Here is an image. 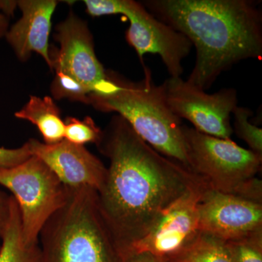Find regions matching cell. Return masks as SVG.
Returning <instances> with one entry per match:
<instances>
[{"mask_svg":"<svg viewBox=\"0 0 262 262\" xmlns=\"http://www.w3.org/2000/svg\"><path fill=\"white\" fill-rule=\"evenodd\" d=\"M234 123L232 129L239 139L247 143L250 149L262 156V130L253 125L249 118L253 112L249 108L236 106L233 113Z\"/></svg>","mask_w":262,"mask_h":262,"instance_id":"19","label":"cell"},{"mask_svg":"<svg viewBox=\"0 0 262 262\" xmlns=\"http://www.w3.org/2000/svg\"><path fill=\"white\" fill-rule=\"evenodd\" d=\"M200 231L223 241L262 230V203L205 188L198 203Z\"/></svg>","mask_w":262,"mask_h":262,"instance_id":"11","label":"cell"},{"mask_svg":"<svg viewBox=\"0 0 262 262\" xmlns=\"http://www.w3.org/2000/svg\"><path fill=\"white\" fill-rule=\"evenodd\" d=\"M1 239L0 262H40L39 244L28 246L24 242L20 209L13 195H10L9 217Z\"/></svg>","mask_w":262,"mask_h":262,"instance_id":"15","label":"cell"},{"mask_svg":"<svg viewBox=\"0 0 262 262\" xmlns=\"http://www.w3.org/2000/svg\"><path fill=\"white\" fill-rule=\"evenodd\" d=\"M191 171L218 192L262 203L261 180L256 175L262 156L230 139L203 134L183 125Z\"/></svg>","mask_w":262,"mask_h":262,"instance_id":"5","label":"cell"},{"mask_svg":"<svg viewBox=\"0 0 262 262\" xmlns=\"http://www.w3.org/2000/svg\"><path fill=\"white\" fill-rule=\"evenodd\" d=\"M15 116L37 127L45 144H54L64 139V121L61 110L50 96H31L28 102Z\"/></svg>","mask_w":262,"mask_h":262,"instance_id":"14","label":"cell"},{"mask_svg":"<svg viewBox=\"0 0 262 262\" xmlns=\"http://www.w3.org/2000/svg\"><path fill=\"white\" fill-rule=\"evenodd\" d=\"M64 126L65 140L76 145L84 146L86 144L97 145L102 136V130L89 116L84 117L83 120L67 117Z\"/></svg>","mask_w":262,"mask_h":262,"instance_id":"17","label":"cell"},{"mask_svg":"<svg viewBox=\"0 0 262 262\" xmlns=\"http://www.w3.org/2000/svg\"><path fill=\"white\" fill-rule=\"evenodd\" d=\"M151 14L196 48L189 83L206 91L239 61L262 57V13L251 0H147Z\"/></svg>","mask_w":262,"mask_h":262,"instance_id":"2","label":"cell"},{"mask_svg":"<svg viewBox=\"0 0 262 262\" xmlns=\"http://www.w3.org/2000/svg\"><path fill=\"white\" fill-rule=\"evenodd\" d=\"M167 262H232L225 242L202 233L185 250Z\"/></svg>","mask_w":262,"mask_h":262,"instance_id":"16","label":"cell"},{"mask_svg":"<svg viewBox=\"0 0 262 262\" xmlns=\"http://www.w3.org/2000/svg\"><path fill=\"white\" fill-rule=\"evenodd\" d=\"M28 142L16 149L0 147V168H8L23 163L32 157Z\"/></svg>","mask_w":262,"mask_h":262,"instance_id":"22","label":"cell"},{"mask_svg":"<svg viewBox=\"0 0 262 262\" xmlns=\"http://www.w3.org/2000/svg\"><path fill=\"white\" fill-rule=\"evenodd\" d=\"M122 15L130 22L125 33L127 42L141 62L146 53L158 54L170 77H181L184 72L183 60L192 48L188 38L151 14L139 2L125 0Z\"/></svg>","mask_w":262,"mask_h":262,"instance_id":"9","label":"cell"},{"mask_svg":"<svg viewBox=\"0 0 262 262\" xmlns=\"http://www.w3.org/2000/svg\"><path fill=\"white\" fill-rule=\"evenodd\" d=\"M55 39L59 49L50 51L52 70L68 76L90 94L104 82L106 71L98 59L88 24L74 13L58 24Z\"/></svg>","mask_w":262,"mask_h":262,"instance_id":"10","label":"cell"},{"mask_svg":"<svg viewBox=\"0 0 262 262\" xmlns=\"http://www.w3.org/2000/svg\"><path fill=\"white\" fill-rule=\"evenodd\" d=\"M51 91L57 99L67 98L72 101L89 103V93L75 80L60 72H56Z\"/></svg>","mask_w":262,"mask_h":262,"instance_id":"20","label":"cell"},{"mask_svg":"<svg viewBox=\"0 0 262 262\" xmlns=\"http://www.w3.org/2000/svg\"><path fill=\"white\" fill-rule=\"evenodd\" d=\"M10 213V196L0 191V239L4 233Z\"/></svg>","mask_w":262,"mask_h":262,"instance_id":"24","label":"cell"},{"mask_svg":"<svg viewBox=\"0 0 262 262\" xmlns=\"http://www.w3.org/2000/svg\"><path fill=\"white\" fill-rule=\"evenodd\" d=\"M31 153L51 169L65 187H89L99 192L104 184L107 168L84 146L76 145L63 139L46 144L29 139Z\"/></svg>","mask_w":262,"mask_h":262,"instance_id":"12","label":"cell"},{"mask_svg":"<svg viewBox=\"0 0 262 262\" xmlns=\"http://www.w3.org/2000/svg\"><path fill=\"white\" fill-rule=\"evenodd\" d=\"M86 11L91 16L122 14L125 0H85Z\"/></svg>","mask_w":262,"mask_h":262,"instance_id":"21","label":"cell"},{"mask_svg":"<svg viewBox=\"0 0 262 262\" xmlns=\"http://www.w3.org/2000/svg\"><path fill=\"white\" fill-rule=\"evenodd\" d=\"M96 146L110 160L98 205L122 256L174 202L203 182L151 147L120 115L112 117Z\"/></svg>","mask_w":262,"mask_h":262,"instance_id":"1","label":"cell"},{"mask_svg":"<svg viewBox=\"0 0 262 262\" xmlns=\"http://www.w3.org/2000/svg\"><path fill=\"white\" fill-rule=\"evenodd\" d=\"M67 189L64 204L39 234L40 262H122L100 210L98 192L84 187Z\"/></svg>","mask_w":262,"mask_h":262,"instance_id":"4","label":"cell"},{"mask_svg":"<svg viewBox=\"0 0 262 262\" xmlns=\"http://www.w3.org/2000/svg\"><path fill=\"white\" fill-rule=\"evenodd\" d=\"M0 185L10 191L18 203L24 242L39 244L45 224L67 201V187L33 155L15 166L0 168Z\"/></svg>","mask_w":262,"mask_h":262,"instance_id":"6","label":"cell"},{"mask_svg":"<svg viewBox=\"0 0 262 262\" xmlns=\"http://www.w3.org/2000/svg\"><path fill=\"white\" fill-rule=\"evenodd\" d=\"M163 84L167 103L176 116L187 120L203 134L230 139L233 134L231 115L237 106L235 89H222L208 94L181 77H170Z\"/></svg>","mask_w":262,"mask_h":262,"instance_id":"7","label":"cell"},{"mask_svg":"<svg viewBox=\"0 0 262 262\" xmlns=\"http://www.w3.org/2000/svg\"><path fill=\"white\" fill-rule=\"evenodd\" d=\"M122 262H167L147 252L128 253L122 256Z\"/></svg>","mask_w":262,"mask_h":262,"instance_id":"25","label":"cell"},{"mask_svg":"<svg viewBox=\"0 0 262 262\" xmlns=\"http://www.w3.org/2000/svg\"><path fill=\"white\" fill-rule=\"evenodd\" d=\"M17 1L0 0V38L4 37L9 29L10 17L14 14Z\"/></svg>","mask_w":262,"mask_h":262,"instance_id":"23","label":"cell"},{"mask_svg":"<svg viewBox=\"0 0 262 262\" xmlns=\"http://www.w3.org/2000/svg\"><path fill=\"white\" fill-rule=\"evenodd\" d=\"M224 242L232 262H262V230Z\"/></svg>","mask_w":262,"mask_h":262,"instance_id":"18","label":"cell"},{"mask_svg":"<svg viewBox=\"0 0 262 262\" xmlns=\"http://www.w3.org/2000/svg\"><path fill=\"white\" fill-rule=\"evenodd\" d=\"M57 5L54 0L17 1L21 18L8 29L5 37L20 61H27L32 53H37L52 70L49 37Z\"/></svg>","mask_w":262,"mask_h":262,"instance_id":"13","label":"cell"},{"mask_svg":"<svg viewBox=\"0 0 262 262\" xmlns=\"http://www.w3.org/2000/svg\"><path fill=\"white\" fill-rule=\"evenodd\" d=\"M206 187L202 182L174 202L148 233L123 256L128 253L147 252L167 261L190 246L201 234L198 206Z\"/></svg>","mask_w":262,"mask_h":262,"instance_id":"8","label":"cell"},{"mask_svg":"<svg viewBox=\"0 0 262 262\" xmlns=\"http://www.w3.org/2000/svg\"><path fill=\"white\" fill-rule=\"evenodd\" d=\"M144 71V78L137 82L106 72L104 82L89 95V103L120 115L151 147L191 171L182 120L169 108L163 84H155L146 66Z\"/></svg>","mask_w":262,"mask_h":262,"instance_id":"3","label":"cell"}]
</instances>
